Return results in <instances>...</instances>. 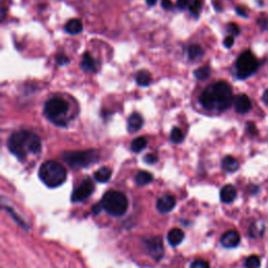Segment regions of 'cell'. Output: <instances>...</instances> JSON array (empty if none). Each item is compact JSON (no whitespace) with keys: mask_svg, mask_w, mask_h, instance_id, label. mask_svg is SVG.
<instances>
[{"mask_svg":"<svg viewBox=\"0 0 268 268\" xmlns=\"http://www.w3.org/2000/svg\"><path fill=\"white\" fill-rule=\"evenodd\" d=\"M227 31L232 34V36H237L240 33L239 26L234 23H230L229 25H227Z\"/></svg>","mask_w":268,"mask_h":268,"instance_id":"cell-31","label":"cell"},{"mask_svg":"<svg viewBox=\"0 0 268 268\" xmlns=\"http://www.w3.org/2000/svg\"><path fill=\"white\" fill-rule=\"evenodd\" d=\"M184 133L182 132V130H180L179 128H173L172 131H171V140L173 143L175 144H179L182 143L184 140Z\"/></svg>","mask_w":268,"mask_h":268,"instance_id":"cell-27","label":"cell"},{"mask_svg":"<svg viewBox=\"0 0 268 268\" xmlns=\"http://www.w3.org/2000/svg\"><path fill=\"white\" fill-rule=\"evenodd\" d=\"M144 125V119L140 117L138 113H133L128 118V124H127V127H128V130L130 133L137 132L140 128H142Z\"/></svg>","mask_w":268,"mask_h":268,"instance_id":"cell-14","label":"cell"},{"mask_svg":"<svg viewBox=\"0 0 268 268\" xmlns=\"http://www.w3.org/2000/svg\"><path fill=\"white\" fill-rule=\"evenodd\" d=\"M68 103L61 98L49 100L44 106V115L51 123L57 126H66V113L68 111Z\"/></svg>","mask_w":268,"mask_h":268,"instance_id":"cell-5","label":"cell"},{"mask_svg":"<svg viewBox=\"0 0 268 268\" xmlns=\"http://www.w3.org/2000/svg\"><path fill=\"white\" fill-rule=\"evenodd\" d=\"M81 68L85 72H95L97 70V63L88 52H85L81 61Z\"/></svg>","mask_w":268,"mask_h":268,"instance_id":"cell-15","label":"cell"},{"mask_svg":"<svg viewBox=\"0 0 268 268\" xmlns=\"http://www.w3.org/2000/svg\"><path fill=\"white\" fill-rule=\"evenodd\" d=\"M220 241L226 249H234L240 243V234L236 231H227L222 234Z\"/></svg>","mask_w":268,"mask_h":268,"instance_id":"cell-11","label":"cell"},{"mask_svg":"<svg viewBox=\"0 0 268 268\" xmlns=\"http://www.w3.org/2000/svg\"><path fill=\"white\" fill-rule=\"evenodd\" d=\"M265 232V226L264 224L261 222H253L251 227H250V236L251 238H258V237H262L263 234Z\"/></svg>","mask_w":268,"mask_h":268,"instance_id":"cell-20","label":"cell"},{"mask_svg":"<svg viewBox=\"0 0 268 268\" xmlns=\"http://www.w3.org/2000/svg\"><path fill=\"white\" fill-rule=\"evenodd\" d=\"M259 62L257 58L252 55V52L247 50L241 53L237 59L234 68H236V76L240 80H244L251 77L257 71Z\"/></svg>","mask_w":268,"mask_h":268,"instance_id":"cell-7","label":"cell"},{"mask_svg":"<svg viewBox=\"0 0 268 268\" xmlns=\"http://www.w3.org/2000/svg\"><path fill=\"white\" fill-rule=\"evenodd\" d=\"M146 1H147V3H148L149 5H154V4L156 3L157 0H146Z\"/></svg>","mask_w":268,"mask_h":268,"instance_id":"cell-40","label":"cell"},{"mask_svg":"<svg viewBox=\"0 0 268 268\" xmlns=\"http://www.w3.org/2000/svg\"><path fill=\"white\" fill-rule=\"evenodd\" d=\"M191 268H210V264L204 260H196L192 263Z\"/></svg>","mask_w":268,"mask_h":268,"instance_id":"cell-29","label":"cell"},{"mask_svg":"<svg viewBox=\"0 0 268 268\" xmlns=\"http://www.w3.org/2000/svg\"><path fill=\"white\" fill-rule=\"evenodd\" d=\"M221 167L225 172L233 173L236 172L239 169V163L236 158L233 156H225L222 159V163H221Z\"/></svg>","mask_w":268,"mask_h":268,"instance_id":"cell-17","label":"cell"},{"mask_svg":"<svg viewBox=\"0 0 268 268\" xmlns=\"http://www.w3.org/2000/svg\"><path fill=\"white\" fill-rule=\"evenodd\" d=\"M111 174H112L111 169H109V168L107 167H103L95 173V178L99 183H107L110 179Z\"/></svg>","mask_w":268,"mask_h":268,"instance_id":"cell-19","label":"cell"},{"mask_svg":"<svg viewBox=\"0 0 268 268\" xmlns=\"http://www.w3.org/2000/svg\"><path fill=\"white\" fill-rule=\"evenodd\" d=\"M162 5H163V8L166 9V10H171L173 8V4H172L171 0H163Z\"/></svg>","mask_w":268,"mask_h":268,"instance_id":"cell-37","label":"cell"},{"mask_svg":"<svg viewBox=\"0 0 268 268\" xmlns=\"http://www.w3.org/2000/svg\"><path fill=\"white\" fill-rule=\"evenodd\" d=\"M136 82L138 85L140 86H148L150 85L151 83V75H150V72H148L147 70H139L137 73H136Z\"/></svg>","mask_w":268,"mask_h":268,"instance_id":"cell-22","label":"cell"},{"mask_svg":"<svg viewBox=\"0 0 268 268\" xmlns=\"http://www.w3.org/2000/svg\"><path fill=\"white\" fill-rule=\"evenodd\" d=\"M152 180H153L152 174H150L149 172H146V171L138 172L135 176V182L138 185H146V184H150Z\"/></svg>","mask_w":268,"mask_h":268,"instance_id":"cell-23","label":"cell"},{"mask_svg":"<svg viewBox=\"0 0 268 268\" xmlns=\"http://www.w3.org/2000/svg\"><path fill=\"white\" fill-rule=\"evenodd\" d=\"M246 130L249 131L251 134H252V135L257 134V128H256V126H254L252 123H249L246 125Z\"/></svg>","mask_w":268,"mask_h":268,"instance_id":"cell-36","label":"cell"},{"mask_svg":"<svg viewBox=\"0 0 268 268\" xmlns=\"http://www.w3.org/2000/svg\"><path fill=\"white\" fill-rule=\"evenodd\" d=\"M184 238V233L180 229H173L168 234V241L172 246L178 245L183 242Z\"/></svg>","mask_w":268,"mask_h":268,"instance_id":"cell-16","label":"cell"},{"mask_svg":"<svg viewBox=\"0 0 268 268\" xmlns=\"http://www.w3.org/2000/svg\"><path fill=\"white\" fill-rule=\"evenodd\" d=\"M203 53H204L203 49L201 48V46L198 45V44L190 45L189 50H187V55H189L190 60H194V61H195V60L200 59L201 57L203 56Z\"/></svg>","mask_w":268,"mask_h":268,"instance_id":"cell-21","label":"cell"},{"mask_svg":"<svg viewBox=\"0 0 268 268\" xmlns=\"http://www.w3.org/2000/svg\"><path fill=\"white\" fill-rule=\"evenodd\" d=\"M4 209H5L6 212L10 213V215H11L12 217H14V220L16 221V222H17L18 224H20L22 227H24V229H26V224L23 222V221H22L21 219H19V217L16 215V214H15L14 212L12 211V209H10V207H4Z\"/></svg>","mask_w":268,"mask_h":268,"instance_id":"cell-30","label":"cell"},{"mask_svg":"<svg viewBox=\"0 0 268 268\" xmlns=\"http://www.w3.org/2000/svg\"><path fill=\"white\" fill-rule=\"evenodd\" d=\"M95 191V184L90 179H85L81 183L77 189L73 191L71 195V200L73 202H81L88 198Z\"/></svg>","mask_w":268,"mask_h":268,"instance_id":"cell-8","label":"cell"},{"mask_svg":"<svg viewBox=\"0 0 268 268\" xmlns=\"http://www.w3.org/2000/svg\"><path fill=\"white\" fill-rule=\"evenodd\" d=\"M63 160L72 169L86 168L98 162L99 154L95 150L71 151L63 153Z\"/></svg>","mask_w":268,"mask_h":268,"instance_id":"cell-6","label":"cell"},{"mask_svg":"<svg viewBox=\"0 0 268 268\" xmlns=\"http://www.w3.org/2000/svg\"><path fill=\"white\" fill-rule=\"evenodd\" d=\"M234 106L238 113H240V115H245V113L251 111V102L246 95H239L234 99Z\"/></svg>","mask_w":268,"mask_h":268,"instance_id":"cell-10","label":"cell"},{"mask_svg":"<svg viewBox=\"0 0 268 268\" xmlns=\"http://www.w3.org/2000/svg\"><path fill=\"white\" fill-rule=\"evenodd\" d=\"M261 266V259L259 256L252 254L245 260L244 268H260Z\"/></svg>","mask_w":268,"mask_h":268,"instance_id":"cell-26","label":"cell"},{"mask_svg":"<svg viewBox=\"0 0 268 268\" xmlns=\"http://www.w3.org/2000/svg\"><path fill=\"white\" fill-rule=\"evenodd\" d=\"M191 4V0H177V6L180 10H184L189 8Z\"/></svg>","mask_w":268,"mask_h":268,"instance_id":"cell-32","label":"cell"},{"mask_svg":"<svg viewBox=\"0 0 268 268\" xmlns=\"http://www.w3.org/2000/svg\"><path fill=\"white\" fill-rule=\"evenodd\" d=\"M233 103L232 87L223 81L209 86L200 96V104L207 110L225 111Z\"/></svg>","mask_w":268,"mask_h":268,"instance_id":"cell-1","label":"cell"},{"mask_svg":"<svg viewBox=\"0 0 268 268\" xmlns=\"http://www.w3.org/2000/svg\"><path fill=\"white\" fill-rule=\"evenodd\" d=\"M146 247L147 251H149L150 256L155 259L156 261H159L164 256V244L163 240L160 237H153L149 240L146 241Z\"/></svg>","mask_w":268,"mask_h":268,"instance_id":"cell-9","label":"cell"},{"mask_svg":"<svg viewBox=\"0 0 268 268\" xmlns=\"http://www.w3.org/2000/svg\"><path fill=\"white\" fill-rule=\"evenodd\" d=\"M144 160L147 164L151 165V164H155L157 162V157H156V155H154V154H147Z\"/></svg>","mask_w":268,"mask_h":268,"instance_id":"cell-33","label":"cell"},{"mask_svg":"<svg viewBox=\"0 0 268 268\" xmlns=\"http://www.w3.org/2000/svg\"><path fill=\"white\" fill-rule=\"evenodd\" d=\"M39 177L46 186L58 187L65 183L67 172L61 164L55 160H49L40 167Z\"/></svg>","mask_w":268,"mask_h":268,"instance_id":"cell-3","label":"cell"},{"mask_svg":"<svg viewBox=\"0 0 268 268\" xmlns=\"http://www.w3.org/2000/svg\"><path fill=\"white\" fill-rule=\"evenodd\" d=\"M201 8H202V1L201 0H193V2H191L189 6V10L194 16L198 17Z\"/></svg>","mask_w":268,"mask_h":268,"instance_id":"cell-28","label":"cell"},{"mask_svg":"<svg viewBox=\"0 0 268 268\" xmlns=\"http://www.w3.org/2000/svg\"><path fill=\"white\" fill-rule=\"evenodd\" d=\"M103 209L111 216H123L128 209V199L122 192L108 191L100 200Z\"/></svg>","mask_w":268,"mask_h":268,"instance_id":"cell-4","label":"cell"},{"mask_svg":"<svg viewBox=\"0 0 268 268\" xmlns=\"http://www.w3.org/2000/svg\"><path fill=\"white\" fill-rule=\"evenodd\" d=\"M147 147V139L145 137H137L131 143V150L135 153L143 151Z\"/></svg>","mask_w":268,"mask_h":268,"instance_id":"cell-24","label":"cell"},{"mask_svg":"<svg viewBox=\"0 0 268 268\" xmlns=\"http://www.w3.org/2000/svg\"><path fill=\"white\" fill-rule=\"evenodd\" d=\"M69 62V59L64 55H59L57 57V63L58 65H65Z\"/></svg>","mask_w":268,"mask_h":268,"instance_id":"cell-34","label":"cell"},{"mask_svg":"<svg viewBox=\"0 0 268 268\" xmlns=\"http://www.w3.org/2000/svg\"><path fill=\"white\" fill-rule=\"evenodd\" d=\"M175 204H176L175 198L171 195H165L157 200L156 207L160 213L166 214L171 212L173 210V207L175 206Z\"/></svg>","mask_w":268,"mask_h":268,"instance_id":"cell-12","label":"cell"},{"mask_svg":"<svg viewBox=\"0 0 268 268\" xmlns=\"http://www.w3.org/2000/svg\"><path fill=\"white\" fill-rule=\"evenodd\" d=\"M100 207H102V204H100V202L99 204H96L95 206L92 207V212L95 213V214H98L100 212Z\"/></svg>","mask_w":268,"mask_h":268,"instance_id":"cell-38","label":"cell"},{"mask_svg":"<svg viewBox=\"0 0 268 268\" xmlns=\"http://www.w3.org/2000/svg\"><path fill=\"white\" fill-rule=\"evenodd\" d=\"M194 76L196 77V79L200 80V81H204V80L209 79L211 76V69L209 66H204V67H200V68L196 69V71L194 72Z\"/></svg>","mask_w":268,"mask_h":268,"instance_id":"cell-25","label":"cell"},{"mask_svg":"<svg viewBox=\"0 0 268 268\" xmlns=\"http://www.w3.org/2000/svg\"><path fill=\"white\" fill-rule=\"evenodd\" d=\"M237 197L236 187L232 184L224 185L220 191V199L224 203H232Z\"/></svg>","mask_w":268,"mask_h":268,"instance_id":"cell-13","label":"cell"},{"mask_svg":"<svg viewBox=\"0 0 268 268\" xmlns=\"http://www.w3.org/2000/svg\"><path fill=\"white\" fill-rule=\"evenodd\" d=\"M8 147L16 157L22 160L29 154H38L41 151V140L35 133L28 130H20L10 136Z\"/></svg>","mask_w":268,"mask_h":268,"instance_id":"cell-2","label":"cell"},{"mask_svg":"<svg viewBox=\"0 0 268 268\" xmlns=\"http://www.w3.org/2000/svg\"><path fill=\"white\" fill-rule=\"evenodd\" d=\"M4 16H5V9H4V6L2 8V20L4 19Z\"/></svg>","mask_w":268,"mask_h":268,"instance_id":"cell-41","label":"cell"},{"mask_svg":"<svg viewBox=\"0 0 268 268\" xmlns=\"http://www.w3.org/2000/svg\"><path fill=\"white\" fill-rule=\"evenodd\" d=\"M262 100H263V102L268 106V89L264 91L263 97H262Z\"/></svg>","mask_w":268,"mask_h":268,"instance_id":"cell-39","label":"cell"},{"mask_svg":"<svg viewBox=\"0 0 268 268\" xmlns=\"http://www.w3.org/2000/svg\"><path fill=\"white\" fill-rule=\"evenodd\" d=\"M234 36H232V35L231 36H227L225 38V40H224V46H225L226 49H231L232 46H233V44H234Z\"/></svg>","mask_w":268,"mask_h":268,"instance_id":"cell-35","label":"cell"},{"mask_svg":"<svg viewBox=\"0 0 268 268\" xmlns=\"http://www.w3.org/2000/svg\"><path fill=\"white\" fill-rule=\"evenodd\" d=\"M65 31L70 35H77L83 31V24L79 19H71L66 23Z\"/></svg>","mask_w":268,"mask_h":268,"instance_id":"cell-18","label":"cell"}]
</instances>
